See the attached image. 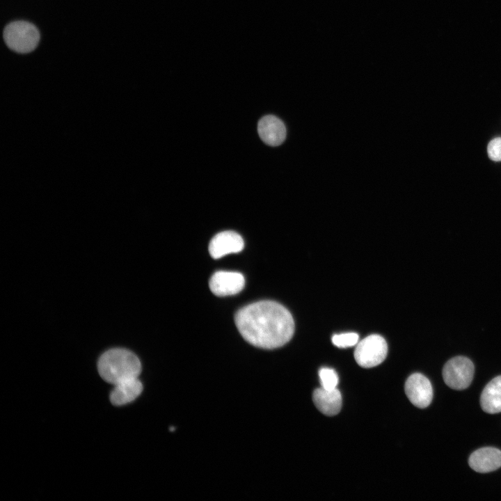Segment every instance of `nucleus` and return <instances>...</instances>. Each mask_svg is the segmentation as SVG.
I'll use <instances>...</instances> for the list:
<instances>
[{"instance_id": "4468645a", "label": "nucleus", "mask_w": 501, "mask_h": 501, "mask_svg": "<svg viewBox=\"0 0 501 501\" xmlns=\"http://www.w3.org/2000/svg\"><path fill=\"white\" fill-rule=\"evenodd\" d=\"M321 387L326 390L336 388L338 383V376L336 372L330 368H321L319 371Z\"/></svg>"}, {"instance_id": "f8f14e48", "label": "nucleus", "mask_w": 501, "mask_h": 501, "mask_svg": "<svg viewBox=\"0 0 501 501\" xmlns=\"http://www.w3.org/2000/svg\"><path fill=\"white\" fill-rule=\"evenodd\" d=\"M143 390V385L138 378L127 379L114 385L110 395V400L115 406L127 404L136 399Z\"/></svg>"}, {"instance_id": "f03ea898", "label": "nucleus", "mask_w": 501, "mask_h": 501, "mask_svg": "<svg viewBox=\"0 0 501 501\" xmlns=\"http://www.w3.org/2000/svg\"><path fill=\"white\" fill-rule=\"evenodd\" d=\"M97 369L105 381L116 385L127 379L138 378L141 363L132 351L122 348H114L100 356Z\"/></svg>"}, {"instance_id": "1a4fd4ad", "label": "nucleus", "mask_w": 501, "mask_h": 501, "mask_svg": "<svg viewBox=\"0 0 501 501\" xmlns=\"http://www.w3.org/2000/svg\"><path fill=\"white\" fill-rule=\"evenodd\" d=\"M468 463L477 472L494 471L501 467V451L491 447L480 448L470 454Z\"/></svg>"}, {"instance_id": "f257e3e1", "label": "nucleus", "mask_w": 501, "mask_h": 501, "mask_svg": "<svg viewBox=\"0 0 501 501\" xmlns=\"http://www.w3.org/2000/svg\"><path fill=\"white\" fill-rule=\"evenodd\" d=\"M237 328L250 344L265 349L280 347L287 343L294 332V321L289 311L272 301L249 304L237 312Z\"/></svg>"}, {"instance_id": "20e7f679", "label": "nucleus", "mask_w": 501, "mask_h": 501, "mask_svg": "<svg viewBox=\"0 0 501 501\" xmlns=\"http://www.w3.org/2000/svg\"><path fill=\"white\" fill-rule=\"evenodd\" d=\"M387 353L388 345L385 339L379 335H371L357 344L354 358L360 367L370 368L381 364Z\"/></svg>"}, {"instance_id": "423d86ee", "label": "nucleus", "mask_w": 501, "mask_h": 501, "mask_svg": "<svg viewBox=\"0 0 501 501\" xmlns=\"http://www.w3.org/2000/svg\"><path fill=\"white\" fill-rule=\"evenodd\" d=\"M404 389L409 401L418 408H426L432 401V385L429 380L420 373L413 374L407 379Z\"/></svg>"}, {"instance_id": "ddd939ff", "label": "nucleus", "mask_w": 501, "mask_h": 501, "mask_svg": "<svg viewBox=\"0 0 501 501\" xmlns=\"http://www.w3.org/2000/svg\"><path fill=\"white\" fill-rule=\"evenodd\" d=\"M480 405L487 413L501 412V376L495 377L485 386L481 394Z\"/></svg>"}, {"instance_id": "6e6552de", "label": "nucleus", "mask_w": 501, "mask_h": 501, "mask_svg": "<svg viewBox=\"0 0 501 501\" xmlns=\"http://www.w3.org/2000/svg\"><path fill=\"white\" fill-rule=\"evenodd\" d=\"M244 247V242L241 235L236 232L227 230L216 234L212 239L209 252L213 258L218 259L228 254L239 253Z\"/></svg>"}, {"instance_id": "dca6fc26", "label": "nucleus", "mask_w": 501, "mask_h": 501, "mask_svg": "<svg viewBox=\"0 0 501 501\" xmlns=\"http://www.w3.org/2000/svg\"><path fill=\"white\" fill-rule=\"evenodd\" d=\"M488 157L494 161H501V137L492 139L488 144Z\"/></svg>"}, {"instance_id": "9d476101", "label": "nucleus", "mask_w": 501, "mask_h": 501, "mask_svg": "<svg viewBox=\"0 0 501 501\" xmlns=\"http://www.w3.org/2000/svg\"><path fill=\"white\" fill-rule=\"evenodd\" d=\"M260 138L267 145H280L286 136V129L282 120L273 116L262 118L257 125Z\"/></svg>"}, {"instance_id": "2eb2a0df", "label": "nucleus", "mask_w": 501, "mask_h": 501, "mask_svg": "<svg viewBox=\"0 0 501 501\" xmlns=\"http://www.w3.org/2000/svg\"><path fill=\"white\" fill-rule=\"evenodd\" d=\"M359 336L356 333L349 332L334 335L332 342L339 348H347L358 344Z\"/></svg>"}, {"instance_id": "9b49d317", "label": "nucleus", "mask_w": 501, "mask_h": 501, "mask_svg": "<svg viewBox=\"0 0 501 501\" xmlns=\"http://www.w3.org/2000/svg\"><path fill=\"white\" fill-rule=\"evenodd\" d=\"M312 399L316 408L328 416L337 415L342 408V395L337 388L326 390L321 387L315 389Z\"/></svg>"}, {"instance_id": "39448f33", "label": "nucleus", "mask_w": 501, "mask_h": 501, "mask_svg": "<svg viewBox=\"0 0 501 501\" xmlns=\"http://www.w3.org/2000/svg\"><path fill=\"white\" fill-rule=\"evenodd\" d=\"M474 376V365L465 356H456L449 360L443 369L445 384L454 390H464L471 383Z\"/></svg>"}, {"instance_id": "7ed1b4c3", "label": "nucleus", "mask_w": 501, "mask_h": 501, "mask_svg": "<svg viewBox=\"0 0 501 501\" xmlns=\"http://www.w3.org/2000/svg\"><path fill=\"white\" fill-rule=\"evenodd\" d=\"M3 39L12 50L18 53H28L38 45L40 34L33 24L24 21H17L6 26Z\"/></svg>"}, {"instance_id": "0eeeda50", "label": "nucleus", "mask_w": 501, "mask_h": 501, "mask_svg": "<svg viewBox=\"0 0 501 501\" xmlns=\"http://www.w3.org/2000/svg\"><path fill=\"white\" fill-rule=\"evenodd\" d=\"M244 285L245 278L241 273L228 271L215 272L209 282L211 292L218 296L237 294L243 289Z\"/></svg>"}]
</instances>
